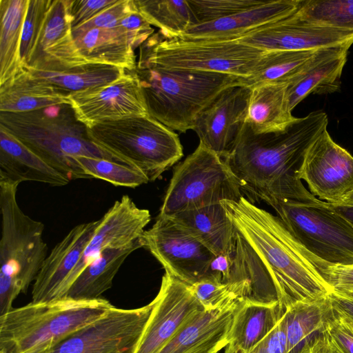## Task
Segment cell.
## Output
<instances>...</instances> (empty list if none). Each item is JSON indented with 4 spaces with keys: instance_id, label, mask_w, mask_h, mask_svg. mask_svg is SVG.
I'll return each instance as SVG.
<instances>
[{
    "instance_id": "obj_1",
    "label": "cell",
    "mask_w": 353,
    "mask_h": 353,
    "mask_svg": "<svg viewBox=\"0 0 353 353\" xmlns=\"http://www.w3.org/2000/svg\"><path fill=\"white\" fill-rule=\"evenodd\" d=\"M236 231L266 269L281 308L329 295L332 288L322 276L330 264L308 251L282 221L242 196L221 203Z\"/></svg>"
},
{
    "instance_id": "obj_2",
    "label": "cell",
    "mask_w": 353,
    "mask_h": 353,
    "mask_svg": "<svg viewBox=\"0 0 353 353\" xmlns=\"http://www.w3.org/2000/svg\"><path fill=\"white\" fill-rule=\"evenodd\" d=\"M327 123L322 110L296 118L285 130L274 132L256 134L245 123L232 151L223 160L249 198L271 206L281 197L307 149Z\"/></svg>"
},
{
    "instance_id": "obj_3",
    "label": "cell",
    "mask_w": 353,
    "mask_h": 353,
    "mask_svg": "<svg viewBox=\"0 0 353 353\" xmlns=\"http://www.w3.org/2000/svg\"><path fill=\"white\" fill-rule=\"evenodd\" d=\"M148 114L182 133L192 130L200 113L225 89L241 85L228 74L170 69L138 59L134 70Z\"/></svg>"
},
{
    "instance_id": "obj_4",
    "label": "cell",
    "mask_w": 353,
    "mask_h": 353,
    "mask_svg": "<svg viewBox=\"0 0 353 353\" xmlns=\"http://www.w3.org/2000/svg\"><path fill=\"white\" fill-rule=\"evenodd\" d=\"M0 125L70 181L91 179L77 157L116 161L91 142L87 127L69 104L26 112H0Z\"/></svg>"
},
{
    "instance_id": "obj_5",
    "label": "cell",
    "mask_w": 353,
    "mask_h": 353,
    "mask_svg": "<svg viewBox=\"0 0 353 353\" xmlns=\"http://www.w3.org/2000/svg\"><path fill=\"white\" fill-rule=\"evenodd\" d=\"M107 300L61 299L12 308L0 316V353H34L57 345L103 317Z\"/></svg>"
},
{
    "instance_id": "obj_6",
    "label": "cell",
    "mask_w": 353,
    "mask_h": 353,
    "mask_svg": "<svg viewBox=\"0 0 353 353\" xmlns=\"http://www.w3.org/2000/svg\"><path fill=\"white\" fill-rule=\"evenodd\" d=\"M19 184L0 181V314L9 312L14 300L36 279L47 256L44 225L21 209Z\"/></svg>"
},
{
    "instance_id": "obj_7",
    "label": "cell",
    "mask_w": 353,
    "mask_h": 353,
    "mask_svg": "<svg viewBox=\"0 0 353 353\" xmlns=\"http://www.w3.org/2000/svg\"><path fill=\"white\" fill-rule=\"evenodd\" d=\"M91 142L116 161L154 181L181 159L179 135L149 114L108 121L87 128Z\"/></svg>"
},
{
    "instance_id": "obj_8",
    "label": "cell",
    "mask_w": 353,
    "mask_h": 353,
    "mask_svg": "<svg viewBox=\"0 0 353 353\" xmlns=\"http://www.w3.org/2000/svg\"><path fill=\"white\" fill-rule=\"evenodd\" d=\"M271 207L313 254L332 264H353V225L311 194L296 176L285 196Z\"/></svg>"
},
{
    "instance_id": "obj_9",
    "label": "cell",
    "mask_w": 353,
    "mask_h": 353,
    "mask_svg": "<svg viewBox=\"0 0 353 353\" xmlns=\"http://www.w3.org/2000/svg\"><path fill=\"white\" fill-rule=\"evenodd\" d=\"M266 51L235 40H193L154 33L140 47L138 59L170 69L248 77Z\"/></svg>"
},
{
    "instance_id": "obj_10",
    "label": "cell",
    "mask_w": 353,
    "mask_h": 353,
    "mask_svg": "<svg viewBox=\"0 0 353 353\" xmlns=\"http://www.w3.org/2000/svg\"><path fill=\"white\" fill-rule=\"evenodd\" d=\"M241 190L225 161L199 143L174 169L159 216L238 201Z\"/></svg>"
},
{
    "instance_id": "obj_11",
    "label": "cell",
    "mask_w": 353,
    "mask_h": 353,
    "mask_svg": "<svg viewBox=\"0 0 353 353\" xmlns=\"http://www.w3.org/2000/svg\"><path fill=\"white\" fill-rule=\"evenodd\" d=\"M153 307H112L101 319L57 345L50 353H133Z\"/></svg>"
},
{
    "instance_id": "obj_12",
    "label": "cell",
    "mask_w": 353,
    "mask_h": 353,
    "mask_svg": "<svg viewBox=\"0 0 353 353\" xmlns=\"http://www.w3.org/2000/svg\"><path fill=\"white\" fill-rule=\"evenodd\" d=\"M141 242L165 272L189 285L205 276L216 256L167 216L158 215L154 225L143 233Z\"/></svg>"
},
{
    "instance_id": "obj_13",
    "label": "cell",
    "mask_w": 353,
    "mask_h": 353,
    "mask_svg": "<svg viewBox=\"0 0 353 353\" xmlns=\"http://www.w3.org/2000/svg\"><path fill=\"white\" fill-rule=\"evenodd\" d=\"M295 174L311 194L330 204L339 203L353 191V157L327 129L310 145Z\"/></svg>"
},
{
    "instance_id": "obj_14",
    "label": "cell",
    "mask_w": 353,
    "mask_h": 353,
    "mask_svg": "<svg viewBox=\"0 0 353 353\" xmlns=\"http://www.w3.org/2000/svg\"><path fill=\"white\" fill-rule=\"evenodd\" d=\"M153 307L133 353H159L177 332L204 308L190 285L165 272Z\"/></svg>"
},
{
    "instance_id": "obj_15",
    "label": "cell",
    "mask_w": 353,
    "mask_h": 353,
    "mask_svg": "<svg viewBox=\"0 0 353 353\" xmlns=\"http://www.w3.org/2000/svg\"><path fill=\"white\" fill-rule=\"evenodd\" d=\"M77 119L87 128L108 121L148 115L139 79L134 71L105 85L68 94Z\"/></svg>"
},
{
    "instance_id": "obj_16",
    "label": "cell",
    "mask_w": 353,
    "mask_h": 353,
    "mask_svg": "<svg viewBox=\"0 0 353 353\" xmlns=\"http://www.w3.org/2000/svg\"><path fill=\"white\" fill-rule=\"evenodd\" d=\"M150 219L149 210L139 208L128 195H123L116 201L100 219L94 234L54 300L64 297L85 268L103 250L123 248L140 240Z\"/></svg>"
},
{
    "instance_id": "obj_17",
    "label": "cell",
    "mask_w": 353,
    "mask_h": 353,
    "mask_svg": "<svg viewBox=\"0 0 353 353\" xmlns=\"http://www.w3.org/2000/svg\"><path fill=\"white\" fill-rule=\"evenodd\" d=\"M250 88L236 85L223 90L198 116L193 130L199 143L225 159L245 123Z\"/></svg>"
},
{
    "instance_id": "obj_18",
    "label": "cell",
    "mask_w": 353,
    "mask_h": 353,
    "mask_svg": "<svg viewBox=\"0 0 353 353\" xmlns=\"http://www.w3.org/2000/svg\"><path fill=\"white\" fill-rule=\"evenodd\" d=\"M294 14L237 40L264 51L317 50L353 43V32L308 23Z\"/></svg>"
},
{
    "instance_id": "obj_19",
    "label": "cell",
    "mask_w": 353,
    "mask_h": 353,
    "mask_svg": "<svg viewBox=\"0 0 353 353\" xmlns=\"http://www.w3.org/2000/svg\"><path fill=\"white\" fill-rule=\"evenodd\" d=\"M86 63L72 35L69 0H50L26 69L61 71Z\"/></svg>"
},
{
    "instance_id": "obj_20",
    "label": "cell",
    "mask_w": 353,
    "mask_h": 353,
    "mask_svg": "<svg viewBox=\"0 0 353 353\" xmlns=\"http://www.w3.org/2000/svg\"><path fill=\"white\" fill-rule=\"evenodd\" d=\"M100 219L74 227L46 257L34 281L32 302L54 301L94 234Z\"/></svg>"
},
{
    "instance_id": "obj_21",
    "label": "cell",
    "mask_w": 353,
    "mask_h": 353,
    "mask_svg": "<svg viewBox=\"0 0 353 353\" xmlns=\"http://www.w3.org/2000/svg\"><path fill=\"white\" fill-rule=\"evenodd\" d=\"M301 0H267L231 16L190 27L177 38L193 40H235L285 19L298 9Z\"/></svg>"
},
{
    "instance_id": "obj_22",
    "label": "cell",
    "mask_w": 353,
    "mask_h": 353,
    "mask_svg": "<svg viewBox=\"0 0 353 353\" xmlns=\"http://www.w3.org/2000/svg\"><path fill=\"white\" fill-rule=\"evenodd\" d=\"M353 43L319 49L307 68L290 83L286 99L291 112L311 94H326L341 88V77Z\"/></svg>"
},
{
    "instance_id": "obj_23",
    "label": "cell",
    "mask_w": 353,
    "mask_h": 353,
    "mask_svg": "<svg viewBox=\"0 0 353 353\" xmlns=\"http://www.w3.org/2000/svg\"><path fill=\"white\" fill-rule=\"evenodd\" d=\"M0 181L63 186L70 180L0 125Z\"/></svg>"
},
{
    "instance_id": "obj_24",
    "label": "cell",
    "mask_w": 353,
    "mask_h": 353,
    "mask_svg": "<svg viewBox=\"0 0 353 353\" xmlns=\"http://www.w3.org/2000/svg\"><path fill=\"white\" fill-rule=\"evenodd\" d=\"M167 217L215 255L230 253L235 248L236 230L221 203Z\"/></svg>"
},
{
    "instance_id": "obj_25",
    "label": "cell",
    "mask_w": 353,
    "mask_h": 353,
    "mask_svg": "<svg viewBox=\"0 0 353 353\" xmlns=\"http://www.w3.org/2000/svg\"><path fill=\"white\" fill-rule=\"evenodd\" d=\"M278 302L244 299L235 312L225 353H250L285 312Z\"/></svg>"
},
{
    "instance_id": "obj_26",
    "label": "cell",
    "mask_w": 353,
    "mask_h": 353,
    "mask_svg": "<svg viewBox=\"0 0 353 353\" xmlns=\"http://www.w3.org/2000/svg\"><path fill=\"white\" fill-rule=\"evenodd\" d=\"M68 94L24 68L13 79L0 85V112H26L70 105Z\"/></svg>"
},
{
    "instance_id": "obj_27",
    "label": "cell",
    "mask_w": 353,
    "mask_h": 353,
    "mask_svg": "<svg viewBox=\"0 0 353 353\" xmlns=\"http://www.w3.org/2000/svg\"><path fill=\"white\" fill-rule=\"evenodd\" d=\"M74 39L87 63L113 65L126 71H134L136 68L132 42L119 28L92 29Z\"/></svg>"
},
{
    "instance_id": "obj_28",
    "label": "cell",
    "mask_w": 353,
    "mask_h": 353,
    "mask_svg": "<svg viewBox=\"0 0 353 353\" xmlns=\"http://www.w3.org/2000/svg\"><path fill=\"white\" fill-rule=\"evenodd\" d=\"M288 83H263L250 88L245 123L256 134L285 130L296 117L290 110L287 99Z\"/></svg>"
},
{
    "instance_id": "obj_29",
    "label": "cell",
    "mask_w": 353,
    "mask_h": 353,
    "mask_svg": "<svg viewBox=\"0 0 353 353\" xmlns=\"http://www.w3.org/2000/svg\"><path fill=\"white\" fill-rule=\"evenodd\" d=\"M142 248L141 239L119 248H108L88 265L70 287L63 299L93 301L112 285L113 279L127 257Z\"/></svg>"
},
{
    "instance_id": "obj_30",
    "label": "cell",
    "mask_w": 353,
    "mask_h": 353,
    "mask_svg": "<svg viewBox=\"0 0 353 353\" xmlns=\"http://www.w3.org/2000/svg\"><path fill=\"white\" fill-rule=\"evenodd\" d=\"M28 3L29 0H0V85L24 69L20 46Z\"/></svg>"
},
{
    "instance_id": "obj_31",
    "label": "cell",
    "mask_w": 353,
    "mask_h": 353,
    "mask_svg": "<svg viewBox=\"0 0 353 353\" xmlns=\"http://www.w3.org/2000/svg\"><path fill=\"white\" fill-rule=\"evenodd\" d=\"M317 50L266 51L252 73L241 79V85L251 88L263 83H288L307 68Z\"/></svg>"
},
{
    "instance_id": "obj_32",
    "label": "cell",
    "mask_w": 353,
    "mask_h": 353,
    "mask_svg": "<svg viewBox=\"0 0 353 353\" xmlns=\"http://www.w3.org/2000/svg\"><path fill=\"white\" fill-rule=\"evenodd\" d=\"M330 294L285 310L288 353H296L307 341L323 330L333 311Z\"/></svg>"
},
{
    "instance_id": "obj_33",
    "label": "cell",
    "mask_w": 353,
    "mask_h": 353,
    "mask_svg": "<svg viewBox=\"0 0 353 353\" xmlns=\"http://www.w3.org/2000/svg\"><path fill=\"white\" fill-rule=\"evenodd\" d=\"M27 70L68 94L107 85L126 71L113 65L91 63L61 71Z\"/></svg>"
},
{
    "instance_id": "obj_34",
    "label": "cell",
    "mask_w": 353,
    "mask_h": 353,
    "mask_svg": "<svg viewBox=\"0 0 353 353\" xmlns=\"http://www.w3.org/2000/svg\"><path fill=\"white\" fill-rule=\"evenodd\" d=\"M140 14L165 37L177 38L195 21L187 0H134Z\"/></svg>"
},
{
    "instance_id": "obj_35",
    "label": "cell",
    "mask_w": 353,
    "mask_h": 353,
    "mask_svg": "<svg viewBox=\"0 0 353 353\" xmlns=\"http://www.w3.org/2000/svg\"><path fill=\"white\" fill-rule=\"evenodd\" d=\"M294 14L308 23L353 32V0H301Z\"/></svg>"
},
{
    "instance_id": "obj_36",
    "label": "cell",
    "mask_w": 353,
    "mask_h": 353,
    "mask_svg": "<svg viewBox=\"0 0 353 353\" xmlns=\"http://www.w3.org/2000/svg\"><path fill=\"white\" fill-rule=\"evenodd\" d=\"M74 159L91 178L105 181L115 186L134 188L150 182L141 171L123 163L85 156Z\"/></svg>"
},
{
    "instance_id": "obj_37",
    "label": "cell",
    "mask_w": 353,
    "mask_h": 353,
    "mask_svg": "<svg viewBox=\"0 0 353 353\" xmlns=\"http://www.w3.org/2000/svg\"><path fill=\"white\" fill-rule=\"evenodd\" d=\"M190 290L204 310H213L230 299L242 298L251 300L252 290L246 281L222 283L203 278L192 285Z\"/></svg>"
},
{
    "instance_id": "obj_38",
    "label": "cell",
    "mask_w": 353,
    "mask_h": 353,
    "mask_svg": "<svg viewBox=\"0 0 353 353\" xmlns=\"http://www.w3.org/2000/svg\"><path fill=\"white\" fill-rule=\"evenodd\" d=\"M195 25L225 18L266 1L263 0H187Z\"/></svg>"
},
{
    "instance_id": "obj_39",
    "label": "cell",
    "mask_w": 353,
    "mask_h": 353,
    "mask_svg": "<svg viewBox=\"0 0 353 353\" xmlns=\"http://www.w3.org/2000/svg\"><path fill=\"white\" fill-rule=\"evenodd\" d=\"M50 2V0H29L20 46V57L24 68L28 65Z\"/></svg>"
},
{
    "instance_id": "obj_40",
    "label": "cell",
    "mask_w": 353,
    "mask_h": 353,
    "mask_svg": "<svg viewBox=\"0 0 353 353\" xmlns=\"http://www.w3.org/2000/svg\"><path fill=\"white\" fill-rule=\"evenodd\" d=\"M137 10L134 0H118L92 19L72 30L73 37L94 28H114L126 15Z\"/></svg>"
},
{
    "instance_id": "obj_41",
    "label": "cell",
    "mask_w": 353,
    "mask_h": 353,
    "mask_svg": "<svg viewBox=\"0 0 353 353\" xmlns=\"http://www.w3.org/2000/svg\"><path fill=\"white\" fill-rule=\"evenodd\" d=\"M118 0H69V14L72 30L90 19Z\"/></svg>"
},
{
    "instance_id": "obj_42",
    "label": "cell",
    "mask_w": 353,
    "mask_h": 353,
    "mask_svg": "<svg viewBox=\"0 0 353 353\" xmlns=\"http://www.w3.org/2000/svg\"><path fill=\"white\" fill-rule=\"evenodd\" d=\"M323 330L338 353H353V335L334 310L325 322Z\"/></svg>"
},
{
    "instance_id": "obj_43",
    "label": "cell",
    "mask_w": 353,
    "mask_h": 353,
    "mask_svg": "<svg viewBox=\"0 0 353 353\" xmlns=\"http://www.w3.org/2000/svg\"><path fill=\"white\" fill-rule=\"evenodd\" d=\"M117 28L121 29L128 34L134 49L139 48L154 31L138 9L124 17Z\"/></svg>"
},
{
    "instance_id": "obj_44",
    "label": "cell",
    "mask_w": 353,
    "mask_h": 353,
    "mask_svg": "<svg viewBox=\"0 0 353 353\" xmlns=\"http://www.w3.org/2000/svg\"><path fill=\"white\" fill-rule=\"evenodd\" d=\"M322 276L332 291L353 288V264L330 263Z\"/></svg>"
},
{
    "instance_id": "obj_45",
    "label": "cell",
    "mask_w": 353,
    "mask_h": 353,
    "mask_svg": "<svg viewBox=\"0 0 353 353\" xmlns=\"http://www.w3.org/2000/svg\"><path fill=\"white\" fill-rule=\"evenodd\" d=\"M262 341L267 353H288L287 325L285 312Z\"/></svg>"
},
{
    "instance_id": "obj_46",
    "label": "cell",
    "mask_w": 353,
    "mask_h": 353,
    "mask_svg": "<svg viewBox=\"0 0 353 353\" xmlns=\"http://www.w3.org/2000/svg\"><path fill=\"white\" fill-rule=\"evenodd\" d=\"M328 336L323 330L307 341L296 353H328Z\"/></svg>"
},
{
    "instance_id": "obj_47",
    "label": "cell",
    "mask_w": 353,
    "mask_h": 353,
    "mask_svg": "<svg viewBox=\"0 0 353 353\" xmlns=\"http://www.w3.org/2000/svg\"><path fill=\"white\" fill-rule=\"evenodd\" d=\"M330 296L333 309L353 321V299L344 296L334 291L330 293Z\"/></svg>"
},
{
    "instance_id": "obj_48",
    "label": "cell",
    "mask_w": 353,
    "mask_h": 353,
    "mask_svg": "<svg viewBox=\"0 0 353 353\" xmlns=\"http://www.w3.org/2000/svg\"><path fill=\"white\" fill-rule=\"evenodd\" d=\"M330 205L353 225V206L342 204H330Z\"/></svg>"
},
{
    "instance_id": "obj_49",
    "label": "cell",
    "mask_w": 353,
    "mask_h": 353,
    "mask_svg": "<svg viewBox=\"0 0 353 353\" xmlns=\"http://www.w3.org/2000/svg\"><path fill=\"white\" fill-rule=\"evenodd\" d=\"M335 311V310H334ZM336 312V311H335ZM336 313L339 315L340 317L341 321L343 323L346 328L350 331V332L353 335V321L340 314L339 313Z\"/></svg>"
},
{
    "instance_id": "obj_50",
    "label": "cell",
    "mask_w": 353,
    "mask_h": 353,
    "mask_svg": "<svg viewBox=\"0 0 353 353\" xmlns=\"http://www.w3.org/2000/svg\"><path fill=\"white\" fill-rule=\"evenodd\" d=\"M337 204L353 206V191L348 194L339 203Z\"/></svg>"
},
{
    "instance_id": "obj_51",
    "label": "cell",
    "mask_w": 353,
    "mask_h": 353,
    "mask_svg": "<svg viewBox=\"0 0 353 353\" xmlns=\"http://www.w3.org/2000/svg\"><path fill=\"white\" fill-rule=\"evenodd\" d=\"M334 292H336V293H338L341 295H343L344 296H346V297H348L350 299H353V288L345 289V290H339V291H334Z\"/></svg>"
},
{
    "instance_id": "obj_52",
    "label": "cell",
    "mask_w": 353,
    "mask_h": 353,
    "mask_svg": "<svg viewBox=\"0 0 353 353\" xmlns=\"http://www.w3.org/2000/svg\"><path fill=\"white\" fill-rule=\"evenodd\" d=\"M250 353H267L263 341L260 342Z\"/></svg>"
},
{
    "instance_id": "obj_53",
    "label": "cell",
    "mask_w": 353,
    "mask_h": 353,
    "mask_svg": "<svg viewBox=\"0 0 353 353\" xmlns=\"http://www.w3.org/2000/svg\"><path fill=\"white\" fill-rule=\"evenodd\" d=\"M329 339V338H328ZM328 353H338L334 349V347H332V344L330 343V340H329V352Z\"/></svg>"
},
{
    "instance_id": "obj_54",
    "label": "cell",
    "mask_w": 353,
    "mask_h": 353,
    "mask_svg": "<svg viewBox=\"0 0 353 353\" xmlns=\"http://www.w3.org/2000/svg\"><path fill=\"white\" fill-rule=\"evenodd\" d=\"M51 350H42V351H39V352H34V353H50Z\"/></svg>"
}]
</instances>
